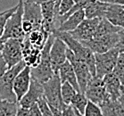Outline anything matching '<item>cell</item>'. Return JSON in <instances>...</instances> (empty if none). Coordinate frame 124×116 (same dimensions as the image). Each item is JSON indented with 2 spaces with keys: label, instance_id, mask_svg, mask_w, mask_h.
<instances>
[{
  "label": "cell",
  "instance_id": "obj_19",
  "mask_svg": "<svg viewBox=\"0 0 124 116\" xmlns=\"http://www.w3.org/2000/svg\"><path fill=\"white\" fill-rule=\"evenodd\" d=\"M85 18L86 17H85L84 9H79L70 14L68 18H66L55 30L58 31H63V32H69V31H73Z\"/></svg>",
  "mask_w": 124,
  "mask_h": 116
},
{
  "label": "cell",
  "instance_id": "obj_18",
  "mask_svg": "<svg viewBox=\"0 0 124 116\" xmlns=\"http://www.w3.org/2000/svg\"><path fill=\"white\" fill-rule=\"evenodd\" d=\"M98 105L103 116H124V108L118 99L108 97Z\"/></svg>",
  "mask_w": 124,
  "mask_h": 116
},
{
  "label": "cell",
  "instance_id": "obj_15",
  "mask_svg": "<svg viewBox=\"0 0 124 116\" xmlns=\"http://www.w3.org/2000/svg\"><path fill=\"white\" fill-rule=\"evenodd\" d=\"M22 50H23V59L25 62L26 65H29L30 67L37 66L40 61L41 49L31 45L27 35L22 41Z\"/></svg>",
  "mask_w": 124,
  "mask_h": 116
},
{
  "label": "cell",
  "instance_id": "obj_23",
  "mask_svg": "<svg viewBox=\"0 0 124 116\" xmlns=\"http://www.w3.org/2000/svg\"><path fill=\"white\" fill-rule=\"evenodd\" d=\"M121 29V28H120V27L113 25L109 21L106 20L104 17H103L100 19L98 24L96 26L94 37L101 36V35L104 34H109V33H113V32H118Z\"/></svg>",
  "mask_w": 124,
  "mask_h": 116
},
{
  "label": "cell",
  "instance_id": "obj_36",
  "mask_svg": "<svg viewBox=\"0 0 124 116\" xmlns=\"http://www.w3.org/2000/svg\"><path fill=\"white\" fill-rule=\"evenodd\" d=\"M118 100L121 102V104L122 105V106H123V108H124V88H123V87L121 88V95H120V96H119Z\"/></svg>",
  "mask_w": 124,
  "mask_h": 116
},
{
  "label": "cell",
  "instance_id": "obj_4",
  "mask_svg": "<svg viewBox=\"0 0 124 116\" xmlns=\"http://www.w3.org/2000/svg\"><path fill=\"white\" fill-rule=\"evenodd\" d=\"M26 66L25 62L21 60L16 64L8 68L0 79V97L10 102H17L16 96L13 90V82L16 75Z\"/></svg>",
  "mask_w": 124,
  "mask_h": 116
},
{
  "label": "cell",
  "instance_id": "obj_42",
  "mask_svg": "<svg viewBox=\"0 0 124 116\" xmlns=\"http://www.w3.org/2000/svg\"><path fill=\"white\" fill-rule=\"evenodd\" d=\"M123 7H124V6H123Z\"/></svg>",
  "mask_w": 124,
  "mask_h": 116
},
{
  "label": "cell",
  "instance_id": "obj_9",
  "mask_svg": "<svg viewBox=\"0 0 124 116\" xmlns=\"http://www.w3.org/2000/svg\"><path fill=\"white\" fill-rule=\"evenodd\" d=\"M2 56L6 61L8 68L16 64L23 60L22 40L17 39H7L5 40L3 49L1 51Z\"/></svg>",
  "mask_w": 124,
  "mask_h": 116
},
{
  "label": "cell",
  "instance_id": "obj_39",
  "mask_svg": "<svg viewBox=\"0 0 124 116\" xmlns=\"http://www.w3.org/2000/svg\"><path fill=\"white\" fill-rule=\"evenodd\" d=\"M100 2H104V3H114V0H97Z\"/></svg>",
  "mask_w": 124,
  "mask_h": 116
},
{
  "label": "cell",
  "instance_id": "obj_6",
  "mask_svg": "<svg viewBox=\"0 0 124 116\" xmlns=\"http://www.w3.org/2000/svg\"><path fill=\"white\" fill-rule=\"evenodd\" d=\"M66 59L70 62L74 70L75 75L77 78V81L79 84V91L84 94L85 88L87 86V82L92 78V74L90 73V71L86 64V62H83L82 60L77 58L72 51L67 47L66 49Z\"/></svg>",
  "mask_w": 124,
  "mask_h": 116
},
{
  "label": "cell",
  "instance_id": "obj_21",
  "mask_svg": "<svg viewBox=\"0 0 124 116\" xmlns=\"http://www.w3.org/2000/svg\"><path fill=\"white\" fill-rule=\"evenodd\" d=\"M109 3H104L97 0H93L88 6L84 9L85 17L87 19L92 18H103L104 16L106 8Z\"/></svg>",
  "mask_w": 124,
  "mask_h": 116
},
{
  "label": "cell",
  "instance_id": "obj_25",
  "mask_svg": "<svg viewBox=\"0 0 124 116\" xmlns=\"http://www.w3.org/2000/svg\"><path fill=\"white\" fill-rule=\"evenodd\" d=\"M87 98L86 97L85 94L81 93V92H77L74 96L72 97L71 101H70V105L72 107L79 112L81 115H84V111L85 107L87 105Z\"/></svg>",
  "mask_w": 124,
  "mask_h": 116
},
{
  "label": "cell",
  "instance_id": "obj_17",
  "mask_svg": "<svg viewBox=\"0 0 124 116\" xmlns=\"http://www.w3.org/2000/svg\"><path fill=\"white\" fill-rule=\"evenodd\" d=\"M103 81L105 91L108 94V96L111 97V99L113 100L118 99L122 88V84L121 83L118 77L112 71L103 77Z\"/></svg>",
  "mask_w": 124,
  "mask_h": 116
},
{
  "label": "cell",
  "instance_id": "obj_24",
  "mask_svg": "<svg viewBox=\"0 0 124 116\" xmlns=\"http://www.w3.org/2000/svg\"><path fill=\"white\" fill-rule=\"evenodd\" d=\"M18 102H10L0 97V116L16 115Z\"/></svg>",
  "mask_w": 124,
  "mask_h": 116
},
{
  "label": "cell",
  "instance_id": "obj_14",
  "mask_svg": "<svg viewBox=\"0 0 124 116\" xmlns=\"http://www.w3.org/2000/svg\"><path fill=\"white\" fill-rule=\"evenodd\" d=\"M43 96L42 83L31 77L30 87L24 96L18 101V105L23 107H30Z\"/></svg>",
  "mask_w": 124,
  "mask_h": 116
},
{
  "label": "cell",
  "instance_id": "obj_5",
  "mask_svg": "<svg viewBox=\"0 0 124 116\" xmlns=\"http://www.w3.org/2000/svg\"><path fill=\"white\" fill-rule=\"evenodd\" d=\"M119 55L118 49L114 47L104 53L95 54V65H96V75L103 78L107 73L112 72Z\"/></svg>",
  "mask_w": 124,
  "mask_h": 116
},
{
  "label": "cell",
  "instance_id": "obj_33",
  "mask_svg": "<svg viewBox=\"0 0 124 116\" xmlns=\"http://www.w3.org/2000/svg\"><path fill=\"white\" fill-rule=\"evenodd\" d=\"M119 35V40L116 44L115 47L118 49L119 53L124 52V28H121L118 31Z\"/></svg>",
  "mask_w": 124,
  "mask_h": 116
},
{
  "label": "cell",
  "instance_id": "obj_32",
  "mask_svg": "<svg viewBox=\"0 0 124 116\" xmlns=\"http://www.w3.org/2000/svg\"><path fill=\"white\" fill-rule=\"evenodd\" d=\"M62 116H81V114L70 105H66L62 112Z\"/></svg>",
  "mask_w": 124,
  "mask_h": 116
},
{
  "label": "cell",
  "instance_id": "obj_7",
  "mask_svg": "<svg viewBox=\"0 0 124 116\" xmlns=\"http://www.w3.org/2000/svg\"><path fill=\"white\" fill-rule=\"evenodd\" d=\"M119 40L118 32H113L101 36H96L87 40L80 42L83 46H87L94 54L104 53L111 48L114 47Z\"/></svg>",
  "mask_w": 124,
  "mask_h": 116
},
{
  "label": "cell",
  "instance_id": "obj_28",
  "mask_svg": "<svg viewBox=\"0 0 124 116\" xmlns=\"http://www.w3.org/2000/svg\"><path fill=\"white\" fill-rule=\"evenodd\" d=\"M85 116H102L101 109L99 105L96 103L92 102L90 100H87V105L84 111Z\"/></svg>",
  "mask_w": 124,
  "mask_h": 116
},
{
  "label": "cell",
  "instance_id": "obj_41",
  "mask_svg": "<svg viewBox=\"0 0 124 116\" xmlns=\"http://www.w3.org/2000/svg\"><path fill=\"white\" fill-rule=\"evenodd\" d=\"M122 87H123V88H124V84H123V85H122Z\"/></svg>",
  "mask_w": 124,
  "mask_h": 116
},
{
  "label": "cell",
  "instance_id": "obj_40",
  "mask_svg": "<svg viewBox=\"0 0 124 116\" xmlns=\"http://www.w3.org/2000/svg\"><path fill=\"white\" fill-rule=\"evenodd\" d=\"M73 1H74V2H77V1H78V0H73Z\"/></svg>",
  "mask_w": 124,
  "mask_h": 116
},
{
  "label": "cell",
  "instance_id": "obj_1",
  "mask_svg": "<svg viewBox=\"0 0 124 116\" xmlns=\"http://www.w3.org/2000/svg\"><path fill=\"white\" fill-rule=\"evenodd\" d=\"M53 34L55 37L59 38L66 44L67 47L70 49L74 55L82 60L86 62L87 67L90 71L92 76L96 75V65H95V54L87 46H85L81 43L75 39L69 32H63V31H58L54 30Z\"/></svg>",
  "mask_w": 124,
  "mask_h": 116
},
{
  "label": "cell",
  "instance_id": "obj_35",
  "mask_svg": "<svg viewBox=\"0 0 124 116\" xmlns=\"http://www.w3.org/2000/svg\"><path fill=\"white\" fill-rule=\"evenodd\" d=\"M7 69H8V66H7L6 61L3 58L2 54L0 52V79H2V77L4 76V74H5Z\"/></svg>",
  "mask_w": 124,
  "mask_h": 116
},
{
  "label": "cell",
  "instance_id": "obj_29",
  "mask_svg": "<svg viewBox=\"0 0 124 116\" xmlns=\"http://www.w3.org/2000/svg\"><path fill=\"white\" fill-rule=\"evenodd\" d=\"M17 6H18V4L15 6H14L13 8H10L8 10H6V11L0 13V37H2V35H3L4 29H5L6 22L9 19V17L13 14V13L16 10Z\"/></svg>",
  "mask_w": 124,
  "mask_h": 116
},
{
  "label": "cell",
  "instance_id": "obj_13",
  "mask_svg": "<svg viewBox=\"0 0 124 116\" xmlns=\"http://www.w3.org/2000/svg\"><path fill=\"white\" fill-rule=\"evenodd\" d=\"M31 79V67L29 65H26L25 67L17 74L14 79V82H13V90L15 94L17 102L27 92L29 87H30Z\"/></svg>",
  "mask_w": 124,
  "mask_h": 116
},
{
  "label": "cell",
  "instance_id": "obj_3",
  "mask_svg": "<svg viewBox=\"0 0 124 116\" xmlns=\"http://www.w3.org/2000/svg\"><path fill=\"white\" fill-rule=\"evenodd\" d=\"M23 14V1L20 0L18 3L16 10L13 13L11 16L7 20L4 29L2 39L4 40L7 39H17L23 41L25 38V33L23 32L22 28Z\"/></svg>",
  "mask_w": 124,
  "mask_h": 116
},
{
  "label": "cell",
  "instance_id": "obj_34",
  "mask_svg": "<svg viewBox=\"0 0 124 116\" xmlns=\"http://www.w3.org/2000/svg\"><path fill=\"white\" fill-rule=\"evenodd\" d=\"M29 116H42L37 102L32 104L29 107Z\"/></svg>",
  "mask_w": 124,
  "mask_h": 116
},
{
  "label": "cell",
  "instance_id": "obj_38",
  "mask_svg": "<svg viewBox=\"0 0 124 116\" xmlns=\"http://www.w3.org/2000/svg\"><path fill=\"white\" fill-rule=\"evenodd\" d=\"M114 3L121 5V6H124V0H114Z\"/></svg>",
  "mask_w": 124,
  "mask_h": 116
},
{
  "label": "cell",
  "instance_id": "obj_16",
  "mask_svg": "<svg viewBox=\"0 0 124 116\" xmlns=\"http://www.w3.org/2000/svg\"><path fill=\"white\" fill-rule=\"evenodd\" d=\"M113 25L124 28V7L116 3H109L104 16Z\"/></svg>",
  "mask_w": 124,
  "mask_h": 116
},
{
  "label": "cell",
  "instance_id": "obj_8",
  "mask_svg": "<svg viewBox=\"0 0 124 116\" xmlns=\"http://www.w3.org/2000/svg\"><path fill=\"white\" fill-rule=\"evenodd\" d=\"M84 94L87 100H90L97 105H100L106 98L110 97L105 91L103 78H100L96 75L92 76L89 81L87 82Z\"/></svg>",
  "mask_w": 124,
  "mask_h": 116
},
{
  "label": "cell",
  "instance_id": "obj_12",
  "mask_svg": "<svg viewBox=\"0 0 124 116\" xmlns=\"http://www.w3.org/2000/svg\"><path fill=\"white\" fill-rule=\"evenodd\" d=\"M23 20L31 23L33 26V31L41 29L42 14L39 4L29 0L23 2Z\"/></svg>",
  "mask_w": 124,
  "mask_h": 116
},
{
  "label": "cell",
  "instance_id": "obj_31",
  "mask_svg": "<svg viewBox=\"0 0 124 116\" xmlns=\"http://www.w3.org/2000/svg\"><path fill=\"white\" fill-rule=\"evenodd\" d=\"M74 4H75V2L73 0H61L59 3V6H58L57 16H62L66 13H68L71 9V7L74 6Z\"/></svg>",
  "mask_w": 124,
  "mask_h": 116
},
{
  "label": "cell",
  "instance_id": "obj_11",
  "mask_svg": "<svg viewBox=\"0 0 124 116\" xmlns=\"http://www.w3.org/2000/svg\"><path fill=\"white\" fill-rule=\"evenodd\" d=\"M67 46L61 39L54 36V42L51 46L49 58L50 64L54 72H58L60 66L66 61Z\"/></svg>",
  "mask_w": 124,
  "mask_h": 116
},
{
  "label": "cell",
  "instance_id": "obj_30",
  "mask_svg": "<svg viewBox=\"0 0 124 116\" xmlns=\"http://www.w3.org/2000/svg\"><path fill=\"white\" fill-rule=\"evenodd\" d=\"M37 104L39 105V108L40 110V113H41V115L42 116H53L52 115V113H51L50 107H49V105H48L46 97L43 95L41 97L39 98V100L37 101Z\"/></svg>",
  "mask_w": 124,
  "mask_h": 116
},
{
  "label": "cell",
  "instance_id": "obj_27",
  "mask_svg": "<svg viewBox=\"0 0 124 116\" xmlns=\"http://www.w3.org/2000/svg\"><path fill=\"white\" fill-rule=\"evenodd\" d=\"M113 72L118 77L121 83L124 84V52L119 53V55L117 57V61L114 65V68L113 70Z\"/></svg>",
  "mask_w": 124,
  "mask_h": 116
},
{
  "label": "cell",
  "instance_id": "obj_2",
  "mask_svg": "<svg viewBox=\"0 0 124 116\" xmlns=\"http://www.w3.org/2000/svg\"><path fill=\"white\" fill-rule=\"evenodd\" d=\"M61 85L62 82L58 72H54V75L48 80L42 83L43 95L47 101L50 110L56 109L60 112H62L66 105L62 101L61 95Z\"/></svg>",
  "mask_w": 124,
  "mask_h": 116
},
{
  "label": "cell",
  "instance_id": "obj_37",
  "mask_svg": "<svg viewBox=\"0 0 124 116\" xmlns=\"http://www.w3.org/2000/svg\"><path fill=\"white\" fill-rule=\"evenodd\" d=\"M4 43H5V40H4L3 39H2V38L0 37V52L2 51V49H3Z\"/></svg>",
  "mask_w": 124,
  "mask_h": 116
},
{
  "label": "cell",
  "instance_id": "obj_20",
  "mask_svg": "<svg viewBox=\"0 0 124 116\" xmlns=\"http://www.w3.org/2000/svg\"><path fill=\"white\" fill-rule=\"evenodd\" d=\"M58 74H59L60 79H61L62 83L64 81L69 82L70 85L76 89L77 92H80L74 70L70 64V62L67 59L60 66L59 70H58Z\"/></svg>",
  "mask_w": 124,
  "mask_h": 116
},
{
  "label": "cell",
  "instance_id": "obj_22",
  "mask_svg": "<svg viewBox=\"0 0 124 116\" xmlns=\"http://www.w3.org/2000/svg\"><path fill=\"white\" fill-rule=\"evenodd\" d=\"M27 36H28V39L31 45L38 48H39V49H42L43 46H44V44H45L46 39H47L48 36H49V33L46 32L45 31H43L42 29H39V30H34V31H32Z\"/></svg>",
  "mask_w": 124,
  "mask_h": 116
},
{
  "label": "cell",
  "instance_id": "obj_26",
  "mask_svg": "<svg viewBox=\"0 0 124 116\" xmlns=\"http://www.w3.org/2000/svg\"><path fill=\"white\" fill-rule=\"evenodd\" d=\"M77 93V90L70 85L69 82L64 81L61 85V95H62V101L65 105H70V101L74 95Z\"/></svg>",
  "mask_w": 124,
  "mask_h": 116
},
{
  "label": "cell",
  "instance_id": "obj_10",
  "mask_svg": "<svg viewBox=\"0 0 124 116\" xmlns=\"http://www.w3.org/2000/svg\"><path fill=\"white\" fill-rule=\"evenodd\" d=\"M100 19L101 18H92V19L85 18L77 26L76 29H74L71 31H69V33L79 42L89 39L94 37L95 31H96V26L98 24Z\"/></svg>",
  "mask_w": 124,
  "mask_h": 116
}]
</instances>
